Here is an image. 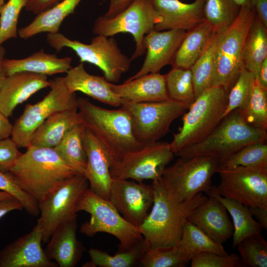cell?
I'll list each match as a JSON object with an SVG mask.
<instances>
[{
  "instance_id": "cell-1",
  "label": "cell",
  "mask_w": 267,
  "mask_h": 267,
  "mask_svg": "<svg viewBox=\"0 0 267 267\" xmlns=\"http://www.w3.org/2000/svg\"><path fill=\"white\" fill-rule=\"evenodd\" d=\"M153 207L138 227L150 248L178 245L183 226L193 210L207 197L199 193L178 201L168 192L161 179L152 180Z\"/></svg>"
},
{
  "instance_id": "cell-2",
  "label": "cell",
  "mask_w": 267,
  "mask_h": 267,
  "mask_svg": "<svg viewBox=\"0 0 267 267\" xmlns=\"http://www.w3.org/2000/svg\"><path fill=\"white\" fill-rule=\"evenodd\" d=\"M78 110L82 123L107 152L111 165L143 145L134 137L130 118L123 108L108 109L79 97Z\"/></svg>"
},
{
  "instance_id": "cell-3",
  "label": "cell",
  "mask_w": 267,
  "mask_h": 267,
  "mask_svg": "<svg viewBox=\"0 0 267 267\" xmlns=\"http://www.w3.org/2000/svg\"><path fill=\"white\" fill-rule=\"evenodd\" d=\"M9 173L38 202L66 178L77 173L53 148L29 145Z\"/></svg>"
},
{
  "instance_id": "cell-4",
  "label": "cell",
  "mask_w": 267,
  "mask_h": 267,
  "mask_svg": "<svg viewBox=\"0 0 267 267\" xmlns=\"http://www.w3.org/2000/svg\"><path fill=\"white\" fill-rule=\"evenodd\" d=\"M267 137V131L248 124L237 109L222 119L203 140L183 148L175 155L178 157L210 155L220 160L248 144L266 142Z\"/></svg>"
},
{
  "instance_id": "cell-5",
  "label": "cell",
  "mask_w": 267,
  "mask_h": 267,
  "mask_svg": "<svg viewBox=\"0 0 267 267\" xmlns=\"http://www.w3.org/2000/svg\"><path fill=\"white\" fill-rule=\"evenodd\" d=\"M227 93L221 87L212 86L199 95L182 115V125L169 143L175 155L180 150L205 138L222 120Z\"/></svg>"
},
{
  "instance_id": "cell-6",
  "label": "cell",
  "mask_w": 267,
  "mask_h": 267,
  "mask_svg": "<svg viewBox=\"0 0 267 267\" xmlns=\"http://www.w3.org/2000/svg\"><path fill=\"white\" fill-rule=\"evenodd\" d=\"M46 41L57 52L63 47L72 49L81 62H88L98 67L106 80L111 83L119 82L131 65V59L122 52L113 37L97 35L87 44L69 39L57 32L48 33Z\"/></svg>"
},
{
  "instance_id": "cell-7",
  "label": "cell",
  "mask_w": 267,
  "mask_h": 267,
  "mask_svg": "<svg viewBox=\"0 0 267 267\" xmlns=\"http://www.w3.org/2000/svg\"><path fill=\"white\" fill-rule=\"evenodd\" d=\"M220 159L210 155L179 157L167 166L160 178L169 194L178 201L192 199L212 190V176L217 173Z\"/></svg>"
},
{
  "instance_id": "cell-8",
  "label": "cell",
  "mask_w": 267,
  "mask_h": 267,
  "mask_svg": "<svg viewBox=\"0 0 267 267\" xmlns=\"http://www.w3.org/2000/svg\"><path fill=\"white\" fill-rule=\"evenodd\" d=\"M85 211L90 215L89 221L80 228L81 233L89 237L98 232L111 234L120 243L117 252L127 251L143 238L138 228L126 221L111 202L88 188L77 207V212Z\"/></svg>"
},
{
  "instance_id": "cell-9",
  "label": "cell",
  "mask_w": 267,
  "mask_h": 267,
  "mask_svg": "<svg viewBox=\"0 0 267 267\" xmlns=\"http://www.w3.org/2000/svg\"><path fill=\"white\" fill-rule=\"evenodd\" d=\"M256 14L254 7L241 6L233 23L220 33L212 86L222 87L227 94L244 68V43Z\"/></svg>"
},
{
  "instance_id": "cell-10",
  "label": "cell",
  "mask_w": 267,
  "mask_h": 267,
  "mask_svg": "<svg viewBox=\"0 0 267 267\" xmlns=\"http://www.w3.org/2000/svg\"><path fill=\"white\" fill-rule=\"evenodd\" d=\"M121 107L129 115L134 137L143 144L162 138L169 132L172 123L189 108L171 99L145 103L121 100Z\"/></svg>"
},
{
  "instance_id": "cell-11",
  "label": "cell",
  "mask_w": 267,
  "mask_h": 267,
  "mask_svg": "<svg viewBox=\"0 0 267 267\" xmlns=\"http://www.w3.org/2000/svg\"><path fill=\"white\" fill-rule=\"evenodd\" d=\"M50 82L47 94L36 103L26 104L13 125L11 138L19 148L29 146L36 130L49 117L61 111L78 108V98L75 93L69 91L63 77Z\"/></svg>"
},
{
  "instance_id": "cell-12",
  "label": "cell",
  "mask_w": 267,
  "mask_h": 267,
  "mask_svg": "<svg viewBox=\"0 0 267 267\" xmlns=\"http://www.w3.org/2000/svg\"><path fill=\"white\" fill-rule=\"evenodd\" d=\"M161 20L152 0H134L124 10L112 17L103 15L97 17L92 30L95 35L108 37L121 33L131 34L135 43V49L131 58L133 60L145 52L143 38Z\"/></svg>"
},
{
  "instance_id": "cell-13",
  "label": "cell",
  "mask_w": 267,
  "mask_h": 267,
  "mask_svg": "<svg viewBox=\"0 0 267 267\" xmlns=\"http://www.w3.org/2000/svg\"><path fill=\"white\" fill-rule=\"evenodd\" d=\"M89 182L82 174L73 175L60 183L40 201V222L43 242L48 241L55 229L61 223L77 217V207Z\"/></svg>"
},
{
  "instance_id": "cell-14",
  "label": "cell",
  "mask_w": 267,
  "mask_h": 267,
  "mask_svg": "<svg viewBox=\"0 0 267 267\" xmlns=\"http://www.w3.org/2000/svg\"><path fill=\"white\" fill-rule=\"evenodd\" d=\"M220 183L212 189L247 207L267 208V165L218 169Z\"/></svg>"
},
{
  "instance_id": "cell-15",
  "label": "cell",
  "mask_w": 267,
  "mask_h": 267,
  "mask_svg": "<svg viewBox=\"0 0 267 267\" xmlns=\"http://www.w3.org/2000/svg\"><path fill=\"white\" fill-rule=\"evenodd\" d=\"M174 155L168 142L145 143L112 164L110 174L113 179H132L138 182L160 179Z\"/></svg>"
},
{
  "instance_id": "cell-16",
  "label": "cell",
  "mask_w": 267,
  "mask_h": 267,
  "mask_svg": "<svg viewBox=\"0 0 267 267\" xmlns=\"http://www.w3.org/2000/svg\"><path fill=\"white\" fill-rule=\"evenodd\" d=\"M109 200L126 221L138 227L153 204V187L134 180L113 179Z\"/></svg>"
},
{
  "instance_id": "cell-17",
  "label": "cell",
  "mask_w": 267,
  "mask_h": 267,
  "mask_svg": "<svg viewBox=\"0 0 267 267\" xmlns=\"http://www.w3.org/2000/svg\"><path fill=\"white\" fill-rule=\"evenodd\" d=\"M43 230L40 222L29 233L0 251V267H57L42 247Z\"/></svg>"
},
{
  "instance_id": "cell-18",
  "label": "cell",
  "mask_w": 267,
  "mask_h": 267,
  "mask_svg": "<svg viewBox=\"0 0 267 267\" xmlns=\"http://www.w3.org/2000/svg\"><path fill=\"white\" fill-rule=\"evenodd\" d=\"M186 31L169 30L158 31L154 29L144 37L143 44L146 55L140 69L126 81L147 74L158 73L164 66L172 64Z\"/></svg>"
},
{
  "instance_id": "cell-19",
  "label": "cell",
  "mask_w": 267,
  "mask_h": 267,
  "mask_svg": "<svg viewBox=\"0 0 267 267\" xmlns=\"http://www.w3.org/2000/svg\"><path fill=\"white\" fill-rule=\"evenodd\" d=\"M206 0H195L185 3L179 0H152L162 20L154 29L181 30L186 32L205 21L204 6Z\"/></svg>"
},
{
  "instance_id": "cell-20",
  "label": "cell",
  "mask_w": 267,
  "mask_h": 267,
  "mask_svg": "<svg viewBox=\"0 0 267 267\" xmlns=\"http://www.w3.org/2000/svg\"><path fill=\"white\" fill-rule=\"evenodd\" d=\"M84 145L87 158L84 176L89 188L100 197L109 200L113 181L110 174L111 162L109 156L98 139L86 128Z\"/></svg>"
},
{
  "instance_id": "cell-21",
  "label": "cell",
  "mask_w": 267,
  "mask_h": 267,
  "mask_svg": "<svg viewBox=\"0 0 267 267\" xmlns=\"http://www.w3.org/2000/svg\"><path fill=\"white\" fill-rule=\"evenodd\" d=\"M187 221L221 244L230 238L233 233V226L226 208L211 195H208L193 210Z\"/></svg>"
},
{
  "instance_id": "cell-22",
  "label": "cell",
  "mask_w": 267,
  "mask_h": 267,
  "mask_svg": "<svg viewBox=\"0 0 267 267\" xmlns=\"http://www.w3.org/2000/svg\"><path fill=\"white\" fill-rule=\"evenodd\" d=\"M50 85L44 75L21 72L7 76L0 89V111L8 118L17 106Z\"/></svg>"
},
{
  "instance_id": "cell-23",
  "label": "cell",
  "mask_w": 267,
  "mask_h": 267,
  "mask_svg": "<svg viewBox=\"0 0 267 267\" xmlns=\"http://www.w3.org/2000/svg\"><path fill=\"white\" fill-rule=\"evenodd\" d=\"M77 217L60 224L51 234L44 252L60 267H75L85 248L76 236Z\"/></svg>"
},
{
  "instance_id": "cell-24",
  "label": "cell",
  "mask_w": 267,
  "mask_h": 267,
  "mask_svg": "<svg viewBox=\"0 0 267 267\" xmlns=\"http://www.w3.org/2000/svg\"><path fill=\"white\" fill-rule=\"evenodd\" d=\"M113 93L123 100L134 103L158 102L170 99L165 75L159 72L146 74L123 84L109 83Z\"/></svg>"
},
{
  "instance_id": "cell-25",
  "label": "cell",
  "mask_w": 267,
  "mask_h": 267,
  "mask_svg": "<svg viewBox=\"0 0 267 267\" xmlns=\"http://www.w3.org/2000/svg\"><path fill=\"white\" fill-rule=\"evenodd\" d=\"M64 81L69 91H80L91 98L115 107L121 105V99L111 90L104 77L91 75L85 69L84 64L71 67L66 73Z\"/></svg>"
},
{
  "instance_id": "cell-26",
  "label": "cell",
  "mask_w": 267,
  "mask_h": 267,
  "mask_svg": "<svg viewBox=\"0 0 267 267\" xmlns=\"http://www.w3.org/2000/svg\"><path fill=\"white\" fill-rule=\"evenodd\" d=\"M72 61L70 57L59 58L41 49L22 59L4 58L2 67L6 76L21 72L53 75L66 73L72 67Z\"/></svg>"
},
{
  "instance_id": "cell-27",
  "label": "cell",
  "mask_w": 267,
  "mask_h": 267,
  "mask_svg": "<svg viewBox=\"0 0 267 267\" xmlns=\"http://www.w3.org/2000/svg\"><path fill=\"white\" fill-rule=\"evenodd\" d=\"M81 123L78 108L57 112L47 118L36 130L29 145L54 148L73 127Z\"/></svg>"
},
{
  "instance_id": "cell-28",
  "label": "cell",
  "mask_w": 267,
  "mask_h": 267,
  "mask_svg": "<svg viewBox=\"0 0 267 267\" xmlns=\"http://www.w3.org/2000/svg\"><path fill=\"white\" fill-rule=\"evenodd\" d=\"M82 0H62L54 6L37 14L28 25L18 30V35L28 39L43 32L55 33L69 15L73 13Z\"/></svg>"
},
{
  "instance_id": "cell-29",
  "label": "cell",
  "mask_w": 267,
  "mask_h": 267,
  "mask_svg": "<svg viewBox=\"0 0 267 267\" xmlns=\"http://www.w3.org/2000/svg\"><path fill=\"white\" fill-rule=\"evenodd\" d=\"M214 32L206 20L187 31L176 52L173 67L190 68L204 51Z\"/></svg>"
},
{
  "instance_id": "cell-30",
  "label": "cell",
  "mask_w": 267,
  "mask_h": 267,
  "mask_svg": "<svg viewBox=\"0 0 267 267\" xmlns=\"http://www.w3.org/2000/svg\"><path fill=\"white\" fill-rule=\"evenodd\" d=\"M208 195L213 196L222 203L232 218L233 248L237 247L241 241L247 238L261 234L263 228L253 218L248 207L233 199L222 197L213 189Z\"/></svg>"
},
{
  "instance_id": "cell-31",
  "label": "cell",
  "mask_w": 267,
  "mask_h": 267,
  "mask_svg": "<svg viewBox=\"0 0 267 267\" xmlns=\"http://www.w3.org/2000/svg\"><path fill=\"white\" fill-rule=\"evenodd\" d=\"M257 14L247 35L242 53L243 68L257 79L263 62L267 58V30Z\"/></svg>"
},
{
  "instance_id": "cell-32",
  "label": "cell",
  "mask_w": 267,
  "mask_h": 267,
  "mask_svg": "<svg viewBox=\"0 0 267 267\" xmlns=\"http://www.w3.org/2000/svg\"><path fill=\"white\" fill-rule=\"evenodd\" d=\"M86 127L82 123L73 127L53 149L63 161L77 174L84 175L87 158L84 145Z\"/></svg>"
},
{
  "instance_id": "cell-33",
  "label": "cell",
  "mask_w": 267,
  "mask_h": 267,
  "mask_svg": "<svg viewBox=\"0 0 267 267\" xmlns=\"http://www.w3.org/2000/svg\"><path fill=\"white\" fill-rule=\"evenodd\" d=\"M220 33L214 32L204 51L190 68L196 98L213 85Z\"/></svg>"
},
{
  "instance_id": "cell-34",
  "label": "cell",
  "mask_w": 267,
  "mask_h": 267,
  "mask_svg": "<svg viewBox=\"0 0 267 267\" xmlns=\"http://www.w3.org/2000/svg\"><path fill=\"white\" fill-rule=\"evenodd\" d=\"M178 245L189 261L202 252L227 254L222 244L215 241L188 221L183 226Z\"/></svg>"
},
{
  "instance_id": "cell-35",
  "label": "cell",
  "mask_w": 267,
  "mask_h": 267,
  "mask_svg": "<svg viewBox=\"0 0 267 267\" xmlns=\"http://www.w3.org/2000/svg\"><path fill=\"white\" fill-rule=\"evenodd\" d=\"M149 247V243L143 238L130 250L117 252L114 256L95 248H91L88 252L94 267H131L139 264Z\"/></svg>"
},
{
  "instance_id": "cell-36",
  "label": "cell",
  "mask_w": 267,
  "mask_h": 267,
  "mask_svg": "<svg viewBox=\"0 0 267 267\" xmlns=\"http://www.w3.org/2000/svg\"><path fill=\"white\" fill-rule=\"evenodd\" d=\"M165 80L170 99L183 103L188 107L195 101L196 97L190 68L173 67L165 75Z\"/></svg>"
},
{
  "instance_id": "cell-37",
  "label": "cell",
  "mask_w": 267,
  "mask_h": 267,
  "mask_svg": "<svg viewBox=\"0 0 267 267\" xmlns=\"http://www.w3.org/2000/svg\"><path fill=\"white\" fill-rule=\"evenodd\" d=\"M240 7L232 0H206L204 15L214 32L220 33L233 23Z\"/></svg>"
},
{
  "instance_id": "cell-38",
  "label": "cell",
  "mask_w": 267,
  "mask_h": 267,
  "mask_svg": "<svg viewBox=\"0 0 267 267\" xmlns=\"http://www.w3.org/2000/svg\"><path fill=\"white\" fill-rule=\"evenodd\" d=\"M239 110L248 124L267 131V89L262 87L256 79L247 103Z\"/></svg>"
},
{
  "instance_id": "cell-39",
  "label": "cell",
  "mask_w": 267,
  "mask_h": 267,
  "mask_svg": "<svg viewBox=\"0 0 267 267\" xmlns=\"http://www.w3.org/2000/svg\"><path fill=\"white\" fill-rule=\"evenodd\" d=\"M262 165H267L266 142H256L248 144L225 158L220 159L218 169Z\"/></svg>"
},
{
  "instance_id": "cell-40",
  "label": "cell",
  "mask_w": 267,
  "mask_h": 267,
  "mask_svg": "<svg viewBox=\"0 0 267 267\" xmlns=\"http://www.w3.org/2000/svg\"><path fill=\"white\" fill-rule=\"evenodd\" d=\"M190 261L178 245L150 248L145 252L139 264L143 267H183Z\"/></svg>"
},
{
  "instance_id": "cell-41",
  "label": "cell",
  "mask_w": 267,
  "mask_h": 267,
  "mask_svg": "<svg viewBox=\"0 0 267 267\" xmlns=\"http://www.w3.org/2000/svg\"><path fill=\"white\" fill-rule=\"evenodd\" d=\"M255 80L254 75L243 68L227 94V100L222 120L236 109L242 108L247 103Z\"/></svg>"
},
{
  "instance_id": "cell-42",
  "label": "cell",
  "mask_w": 267,
  "mask_h": 267,
  "mask_svg": "<svg viewBox=\"0 0 267 267\" xmlns=\"http://www.w3.org/2000/svg\"><path fill=\"white\" fill-rule=\"evenodd\" d=\"M237 247L244 266L267 267V242L262 234L243 240Z\"/></svg>"
},
{
  "instance_id": "cell-43",
  "label": "cell",
  "mask_w": 267,
  "mask_h": 267,
  "mask_svg": "<svg viewBox=\"0 0 267 267\" xmlns=\"http://www.w3.org/2000/svg\"><path fill=\"white\" fill-rule=\"evenodd\" d=\"M26 0H8L0 8V46L18 35V20Z\"/></svg>"
},
{
  "instance_id": "cell-44",
  "label": "cell",
  "mask_w": 267,
  "mask_h": 267,
  "mask_svg": "<svg viewBox=\"0 0 267 267\" xmlns=\"http://www.w3.org/2000/svg\"><path fill=\"white\" fill-rule=\"evenodd\" d=\"M0 191L6 192L19 201L26 211L33 216L40 214L38 202L21 188L8 172H0Z\"/></svg>"
},
{
  "instance_id": "cell-45",
  "label": "cell",
  "mask_w": 267,
  "mask_h": 267,
  "mask_svg": "<svg viewBox=\"0 0 267 267\" xmlns=\"http://www.w3.org/2000/svg\"><path fill=\"white\" fill-rule=\"evenodd\" d=\"M191 267H245L239 256L236 254L222 255L213 252H202L190 260Z\"/></svg>"
},
{
  "instance_id": "cell-46",
  "label": "cell",
  "mask_w": 267,
  "mask_h": 267,
  "mask_svg": "<svg viewBox=\"0 0 267 267\" xmlns=\"http://www.w3.org/2000/svg\"><path fill=\"white\" fill-rule=\"evenodd\" d=\"M11 138L0 140V172L7 173L22 155Z\"/></svg>"
},
{
  "instance_id": "cell-47",
  "label": "cell",
  "mask_w": 267,
  "mask_h": 267,
  "mask_svg": "<svg viewBox=\"0 0 267 267\" xmlns=\"http://www.w3.org/2000/svg\"><path fill=\"white\" fill-rule=\"evenodd\" d=\"M62 0H26L24 8L26 11L39 14L56 5Z\"/></svg>"
},
{
  "instance_id": "cell-48",
  "label": "cell",
  "mask_w": 267,
  "mask_h": 267,
  "mask_svg": "<svg viewBox=\"0 0 267 267\" xmlns=\"http://www.w3.org/2000/svg\"><path fill=\"white\" fill-rule=\"evenodd\" d=\"M134 0H109V5L106 12L103 15L107 18L112 17L124 10Z\"/></svg>"
},
{
  "instance_id": "cell-49",
  "label": "cell",
  "mask_w": 267,
  "mask_h": 267,
  "mask_svg": "<svg viewBox=\"0 0 267 267\" xmlns=\"http://www.w3.org/2000/svg\"><path fill=\"white\" fill-rule=\"evenodd\" d=\"M23 209L22 204L14 197L0 201V219L11 211Z\"/></svg>"
},
{
  "instance_id": "cell-50",
  "label": "cell",
  "mask_w": 267,
  "mask_h": 267,
  "mask_svg": "<svg viewBox=\"0 0 267 267\" xmlns=\"http://www.w3.org/2000/svg\"><path fill=\"white\" fill-rule=\"evenodd\" d=\"M251 214L258 220V222L264 229H267V208L260 207H248Z\"/></svg>"
},
{
  "instance_id": "cell-51",
  "label": "cell",
  "mask_w": 267,
  "mask_h": 267,
  "mask_svg": "<svg viewBox=\"0 0 267 267\" xmlns=\"http://www.w3.org/2000/svg\"><path fill=\"white\" fill-rule=\"evenodd\" d=\"M12 128L8 117L0 111V140L11 136Z\"/></svg>"
},
{
  "instance_id": "cell-52",
  "label": "cell",
  "mask_w": 267,
  "mask_h": 267,
  "mask_svg": "<svg viewBox=\"0 0 267 267\" xmlns=\"http://www.w3.org/2000/svg\"><path fill=\"white\" fill-rule=\"evenodd\" d=\"M254 7L257 16L267 27V0H254Z\"/></svg>"
},
{
  "instance_id": "cell-53",
  "label": "cell",
  "mask_w": 267,
  "mask_h": 267,
  "mask_svg": "<svg viewBox=\"0 0 267 267\" xmlns=\"http://www.w3.org/2000/svg\"><path fill=\"white\" fill-rule=\"evenodd\" d=\"M256 79L262 87L267 89V58L263 62Z\"/></svg>"
},
{
  "instance_id": "cell-54",
  "label": "cell",
  "mask_w": 267,
  "mask_h": 267,
  "mask_svg": "<svg viewBox=\"0 0 267 267\" xmlns=\"http://www.w3.org/2000/svg\"><path fill=\"white\" fill-rule=\"evenodd\" d=\"M5 49L2 46H0V89L3 84V83L7 77L5 74L3 67H2V61L4 59V57L5 54Z\"/></svg>"
},
{
  "instance_id": "cell-55",
  "label": "cell",
  "mask_w": 267,
  "mask_h": 267,
  "mask_svg": "<svg viewBox=\"0 0 267 267\" xmlns=\"http://www.w3.org/2000/svg\"><path fill=\"white\" fill-rule=\"evenodd\" d=\"M237 4L241 6H246L250 7H254V0H232Z\"/></svg>"
},
{
  "instance_id": "cell-56",
  "label": "cell",
  "mask_w": 267,
  "mask_h": 267,
  "mask_svg": "<svg viewBox=\"0 0 267 267\" xmlns=\"http://www.w3.org/2000/svg\"><path fill=\"white\" fill-rule=\"evenodd\" d=\"M14 197L11 194L3 191H0V201Z\"/></svg>"
},
{
  "instance_id": "cell-57",
  "label": "cell",
  "mask_w": 267,
  "mask_h": 267,
  "mask_svg": "<svg viewBox=\"0 0 267 267\" xmlns=\"http://www.w3.org/2000/svg\"><path fill=\"white\" fill-rule=\"evenodd\" d=\"M4 4V0H0V8Z\"/></svg>"
}]
</instances>
